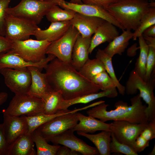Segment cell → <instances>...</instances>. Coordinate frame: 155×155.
<instances>
[{"mask_svg": "<svg viewBox=\"0 0 155 155\" xmlns=\"http://www.w3.org/2000/svg\"><path fill=\"white\" fill-rule=\"evenodd\" d=\"M144 39L148 45L155 46V37H152L143 35Z\"/></svg>", "mask_w": 155, "mask_h": 155, "instance_id": "cell-46", "label": "cell"}, {"mask_svg": "<svg viewBox=\"0 0 155 155\" xmlns=\"http://www.w3.org/2000/svg\"><path fill=\"white\" fill-rule=\"evenodd\" d=\"M110 149L111 153H120L126 155H138L132 148L118 141L111 132Z\"/></svg>", "mask_w": 155, "mask_h": 155, "instance_id": "cell-36", "label": "cell"}, {"mask_svg": "<svg viewBox=\"0 0 155 155\" xmlns=\"http://www.w3.org/2000/svg\"><path fill=\"white\" fill-rule=\"evenodd\" d=\"M79 122L72 128L75 131L93 133L98 131H110V124L98 120L91 116H86L77 112Z\"/></svg>", "mask_w": 155, "mask_h": 155, "instance_id": "cell-22", "label": "cell"}, {"mask_svg": "<svg viewBox=\"0 0 155 155\" xmlns=\"http://www.w3.org/2000/svg\"><path fill=\"white\" fill-rule=\"evenodd\" d=\"M140 135L150 141L155 138V121L148 122L147 126L142 131Z\"/></svg>", "mask_w": 155, "mask_h": 155, "instance_id": "cell-39", "label": "cell"}, {"mask_svg": "<svg viewBox=\"0 0 155 155\" xmlns=\"http://www.w3.org/2000/svg\"><path fill=\"white\" fill-rule=\"evenodd\" d=\"M40 0L47 1H51V0L53 1V0Z\"/></svg>", "mask_w": 155, "mask_h": 155, "instance_id": "cell-51", "label": "cell"}, {"mask_svg": "<svg viewBox=\"0 0 155 155\" xmlns=\"http://www.w3.org/2000/svg\"><path fill=\"white\" fill-rule=\"evenodd\" d=\"M138 94L130 99L131 105L119 101L115 103V108L107 110L108 105L104 102L91 107L86 111L88 116L105 122L110 120H123L133 123H148L147 106L143 104Z\"/></svg>", "mask_w": 155, "mask_h": 155, "instance_id": "cell-2", "label": "cell"}, {"mask_svg": "<svg viewBox=\"0 0 155 155\" xmlns=\"http://www.w3.org/2000/svg\"><path fill=\"white\" fill-rule=\"evenodd\" d=\"M79 152L73 150L64 146H60L56 155H80Z\"/></svg>", "mask_w": 155, "mask_h": 155, "instance_id": "cell-44", "label": "cell"}, {"mask_svg": "<svg viewBox=\"0 0 155 155\" xmlns=\"http://www.w3.org/2000/svg\"><path fill=\"white\" fill-rule=\"evenodd\" d=\"M155 154V145L152 151L149 153L148 154L149 155H154Z\"/></svg>", "mask_w": 155, "mask_h": 155, "instance_id": "cell-50", "label": "cell"}, {"mask_svg": "<svg viewBox=\"0 0 155 155\" xmlns=\"http://www.w3.org/2000/svg\"><path fill=\"white\" fill-rule=\"evenodd\" d=\"M57 5L53 1L21 0L16 6L8 7L6 13L32 22L40 24L43 17L53 5Z\"/></svg>", "mask_w": 155, "mask_h": 155, "instance_id": "cell-5", "label": "cell"}, {"mask_svg": "<svg viewBox=\"0 0 155 155\" xmlns=\"http://www.w3.org/2000/svg\"><path fill=\"white\" fill-rule=\"evenodd\" d=\"M36 148L37 155H56L59 145H51L35 130L30 134Z\"/></svg>", "mask_w": 155, "mask_h": 155, "instance_id": "cell-28", "label": "cell"}, {"mask_svg": "<svg viewBox=\"0 0 155 155\" xmlns=\"http://www.w3.org/2000/svg\"><path fill=\"white\" fill-rule=\"evenodd\" d=\"M149 142L141 135H139L135 140L134 150L137 153L143 151L146 147L149 146Z\"/></svg>", "mask_w": 155, "mask_h": 155, "instance_id": "cell-41", "label": "cell"}, {"mask_svg": "<svg viewBox=\"0 0 155 155\" xmlns=\"http://www.w3.org/2000/svg\"><path fill=\"white\" fill-rule=\"evenodd\" d=\"M8 146L4 134L3 125L0 124V155H6Z\"/></svg>", "mask_w": 155, "mask_h": 155, "instance_id": "cell-42", "label": "cell"}, {"mask_svg": "<svg viewBox=\"0 0 155 155\" xmlns=\"http://www.w3.org/2000/svg\"><path fill=\"white\" fill-rule=\"evenodd\" d=\"M43 111L42 99L27 93L15 94L2 113L3 115L12 116H30Z\"/></svg>", "mask_w": 155, "mask_h": 155, "instance_id": "cell-6", "label": "cell"}, {"mask_svg": "<svg viewBox=\"0 0 155 155\" xmlns=\"http://www.w3.org/2000/svg\"><path fill=\"white\" fill-rule=\"evenodd\" d=\"M105 20L100 18L85 16L76 12L70 20L83 37H91L98 27Z\"/></svg>", "mask_w": 155, "mask_h": 155, "instance_id": "cell-17", "label": "cell"}, {"mask_svg": "<svg viewBox=\"0 0 155 155\" xmlns=\"http://www.w3.org/2000/svg\"><path fill=\"white\" fill-rule=\"evenodd\" d=\"M104 71V64L96 58L89 59L78 71L83 76L90 80L97 74Z\"/></svg>", "mask_w": 155, "mask_h": 155, "instance_id": "cell-32", "label": "cell"}, {"mask_svg": "<svg viewBox=\"0 0 155 155\" xmlns=\"http://www.w3.org/2000/svg\"><path fill=\"white\" fill-rule=\"evenodd\" d=\"M93 83L98 86L102 91L116 88V84L106 71L101 72L94 77L91 80Z\"/></svg>", "mask_w": 155, "mask_h": 155, "instance_id": "cell-35", "label": "cell"}, {"mask_svg": "<svg viewBox=\"0 0 155 155\" xmlns=\"http://www.w3.org/2000/svg\"><path fill=\"white\" fill-rule=\"evenodd\" d=\"M80 33L71 25L66 33L58 39L51 42L46 54L54 55L61 61L71 63L73 48Z\"/></svg>", "mask_w": 155, "mask_h": 155, "instance_id": "cell-9", "label": "cell"}, {"mask_svg": "<svg viewBox=\"0 0 155 155\" xmlns=\"http://www.w3.org/2000/svg\"><path fill=\"white\" fill-rule=\"evenodd\" d=\"M11 0H0V36H5L7 9Z\"/></svg>", "mask_w": 155, "mask_h": 155, "instance_id": "cell-38", "label": "cell"}, {"mask_svg": "<svg viewBox=\"0 0 155 155\" xmlns=\"http://www.w3.org/2000/svg\"><path fill=\"white\" fill-rule=\"evenodd\" d=\"M150 7L148 0H119L105 9L124 30H135Z\"/></svg>", "mask_w": 155, "mask_h": 155, "instance_id": "cell-3", "label": "cell"}, {"mask_svg": "<svg viewBox=\"0 0 155 155\" xmlns=\"http://www.w3.org/2000/svg\"><path fill=\"white\" fill-rule=\"evenodd\" d=\"M155 75L149 80L145 81L133 69L130 72L125 86V93L128 95H133L139 91L140 96L148 105V122L155 121Z\"/></svg>", "mask_w": 155, "mask_h": 155, "instance_id": "cell-4", "label": "cell"}, {"mask_svg": "<svg viewBox=\"0 0 155 155\" xmlns=\"http://www.w3.org/2000/svg\"><path fill=\"white\" fill-rule=\"evenodd\" d=\"M77 112L58 116L35 130L48 142L52 137L73 128L78 122Z\"/></svg>", "mask_w": 155, "mask_h": 155, "instance_id": "cell-10", "label": "cell"}, {"mask_svg": "<svg viewBox=\"0 0 155 155\" xmlns=\"http://www.w3.org/2000/svg\"><path fill=\"white\" fill-rule=\"evenodd\" d=\"M71 24L70 21L51 22L46 29L39 28L34 36L38 40H46L52 42L62 36L67 31Z\"/></svg>", "mask_w": 155, "mask_h": 155, "instance_id": "cell-21", "label": "cell"}, {"mask_svg": "<svg viewBox=\"0 0 155 155\" xmlns=\"http://www.w3.org/2000/svg\"><path fill=\"white\" fill-rule=\"evenodd\" d=\"M138 38L140 53L135 63L134 69L139 75L144 80L149 47L144 38L143 35L140 36Z\"/></svg>", "mask_w": 155, "mask_h": 155, "instance_id": "cell-31", "label": "cell"}, {"mask_svg": "<svg viewBox=\"0 0 155 155\" xmlns=\"http://www.w3.org/2000/svg\"><path fill=\"white\" fill-rule=\"evenodd\" d=\"M133 32L127 29L123 31L122 33L109 42L103 49L104 51L112 58L116 54L121 55L129 44V41L132 38Z\"/></svg>", "mask_w": 155, "mask_h": 155, "instance_id": "cell-26", "label": "cell"}, {"mask_svg": "<svg viewBox=\"0 0 155 155\" xmlns=\"http://www.w3.org/2000/svg\"><path fill=\"white\" fill-rule=\"evenodd\" d=\"M35 23L6 13L5 37L11 41L24 40L34 35L39 28Z\"/></svg>", "mask_w": 155, "mask_h": 155, "instance_id": "cell-8", "label": "cell"}, {"mask_svg": "<svg viewBox=\"0 0 155 155\" xmlns=\"http://www.w3.org/2000/svg\"><path fill=\"white\" fill-rule=\"evenodd\" d=\"M152 0L154 1L155 0Z\"/></svg>", "mask_w": 155, "mask_h": 155, "instance_id": "cell-52", "label": "cell"}, {"mask_svg": "<svg viewBox=\"0 0 155 155\" xmlns=\"http://www.w3.org/2000/svg\"><path fill=\"white\" fill-rule=\"evenodd\" d=\"M30 134L25 133L18 138L7 148L6 155H36Z\"/></svg>", "mask_w": 155, "mask_h": 155, "instance_id": "cell-23", "label": "cell"}, {"mask_svg": "<svg viewBox=\"0 0 155 155\" xmlns=\"http://www.w3.org/2000/svg\"><path fill=\"white\" fill-rule=\"evenodd\" d=\"M119 0H82L83 3L95 5L105 9Z\"/></svg>", "mask_w": 155, "mask_h": 155, "instance_id": "cell-40", "label": "cell"}, {"mask_svg": "<svg viewBox=\"0 0 155 155\" xmlns=\"http://www.w3.org/2000/svg\"><path fill=\"white\" fill-rule=\"evenodd\" d=\"M79 135L84 136L91 141L95 146L100 155L111 154L110 144L111 141V132L103 130L96 134H89L77 131Z\"/></svg>", "mask_w": 155, "mask_h": 155, "instance_id": "cell-27", "label": "cell"}, {"mask_svg": "<svg viewBox=\"0 0 155 155\" xmlns=\"http://www.w3.org/2000/svg\"><path fill=\"white\" fill-rule=\"evenodd\" d=\"M154 25H155V7H150L142 18L139 26L133 32V39L136 40L143 35L145 29Z\"/></svg>", "mask_w": 155, "mask_h": 155, "instance_id": "cell-34", "label": "cell"}, {"mask_svg": "<svg viewBox=\"0 0 155 155\" xmlns=\"http://www.w3.org/2000/svg\"><path fill=\"white\" fill-rule=\"evenodd\" d=\"M143 35L155 37V25L151 26L145 29L143 32Z\"/></svg>", "mask_w": 155, "mask_h": 155, "instance_id": "cell-45", "label": "cell"}, {"mask_svg": "<svg viewBox=\"0 0 155 155\" xmlns=\"http://www.w3.org/2000/svg\"><path fill=\"white\" fill-rule=\"evenodd\" d=\"M12 46V41L0 36V55L11 50Z\"/></svg>", "mask_w": 155, "mask_h": 155, "instance_id": "cell-43", "label": "cell"}, {"mask_svg": "<svg viewBox=\"0 0 155 155\" xmlns=\"http://www.w3.org/2000/svg\"><path fill=\"white\" fill-rule=\"evenodd\" d=\"M0 73L4 77L6 85L15 94L28 93L31 77L27 68H3L0 69Z\"/></svg>", "mask_w": 155, "mask_h": 155, "instance_id": "cell-11", "label": "cell"}, {"mask_svg": "<svg viewBox=\"0 0 155 155\" xmlns=\"http://www.w3.org/2000/svg\"><path fill=\"white\" fill-rule=\"evenodd\" d=\"M8 97V95L7 93L5 92H0V106L6 101Z\"/></svg>", "mask_w": 155, "mask_h": 155, "instance_id": "cell-47", "label": "cell"}, {"mask_svg": "<svg viewBox=\"0 0 155 155\" xmlns=\"http://www.w3.org/2000/svg\"><path fill=\"white\" fill-rule=\"evenodd\" d=\"M84 108H75L73 110H62L53 114H47L41 113L34 115L25 116L28 126V133L30 134L42 125L51 121L56 117L67 113L76 112L84 110Z\"/></svg>", "mask_w": 155, "mask_h": 155, "instance_id": "cell-25", "label": "cell"}, {"mask_svg": "<svg viewBox=\"0 0 155 155\" xmlns=\"http://www.w3.org/2000/svg\"><path fill=\"white\" fill-rule=\"evenodd\" d=\"M94 34L91 38L89 49L90 54L100 44L112 41L119 35V32L116 26L105 20L98 27Z\"/></svg>", "mask_w": 155, "mask_h": 155, "instance_id": "cell-19", "label": "cell"}, {"mask_svg": "<svg viewBox=\"0 0 155 155\" xmlns=\"http://www.w3.org/2000/svg\"><path fill=\"white\" fill-rule=\"evenodd\" d=\"M55 57L53 55L48 54L47 57L39 62H30L26 61L11 49L0 55V69H20L34 66L41 71L45 69L49 62Z\"/></svg>", "mask_w": 155, "mask_h": 155, "instance_id": "cell-15", "label": "cell"}, {"mask_svg": "<svg viewBox=\"0 0 155 155\" xmlns=\"http://www.w3.org/2000/svg\"><path fill=\"white\" fill-rule=\"evenodd\" d=\"M96 58L99 59L104 64L106 71L115 82L119 93L123 95L125 93V86L120 83L116 76L112 63V58L110 57L103 50L99 49L97 51Z\"/></svg>", "mask_w": 155, "mask_h": 155, "instance_id": "cell-29", "label": "cell"}, {"mask_svg": "<svg viewBox=\"0 0 155 155\" xmlns=\"http://www.w3.org/2000/svg\"><path fill=\"white\" fill-rule=\"evenodd\" d=\"M69 2L75 4H82L83 3L82 1V0H71Z\"/></svg>", "mask_w": 155, "mask_h": 155, "instance_id": "cell-49", "label": "cell"}, {"mask_svg": "<svg viewBox=\"0 0 155 155\" xmlns=\"http://www.w3.org/2000/svg\"><path fill=\"white\" fill-rule=\"evenodd\" d=\"M137 44L135 43L131 47L128 49V54H130L131 53L133 54H134V53H135L137 50Z\"/></svg>", "mask_w": 155, "mask_h": 155, "instance_id": "cell-48", "label": "cell"}, {"mask_svg": "<svg viewBox=\"0 0 155 155\" xmlns=\"http://www.w3.org/2000/svg\"><path fill=\"white\" fill-rule=\"evenodd\" d=\"M91 37H83L80 34L78 37L73 50L71 64L79 71L89 59V49Z\"/></svg>", "mask_w": 155, "mask_h": 155, "instance_id": "cell-20", "label": "cell"}, {"mask_svg": "<svg viewBox=\"0 0 155 155\" xmlns=\"http://www.w3.org/2000/svg\"><path fill=\"white\" fill-rule=\"evenodd\" d=\"M76 12L69 9H63L59 5L53 6L46 13V16L51 22L70 21L74 17Z\"/></svg>", "mask_w": 155, "mask_h": 155, "instance_id": "cell-33", "label": "cell"}, {"mask_svg": "<svg viewBox=\"0 0 155 155\" xmlns=\"http://www.w3.org/2000/svg\"><path fill=\"white\" fill-rule=\"evenodd\" d=\"M118 95L116 88L96 93L88 94L72 99L63 100L61 103L59 110H66L70 106L78 104H86L97 99L104 97L114 98Z\"/></svg>", "mask_w": 155, "mask_h": 155, "instance_id": "cell-24", "label": "cell"}, {"mask_svg": "<svg viewBox=\"0 0 155 155\" xmlns=\"http://www.w3.org/2000/svg\"><path fill=\"white\" fill-rule=\"evenodd\" d=\"M64 9L72 10L77 13L88 16L100 18L113 24L123 31L124 30L119 23L103 8L96 5L84 3L75 4L64 0H53Z\"/></svg>", "mask_w": 155, "mask_h": 155, "instance_id": "cell-14", "label": "cell"}, {"mask_svg": "<svg viewBox=\"0 0 155 155\" xmlns=\"http://www.w3.org/2000/svg\"><path fill=\"white\" fill-rule=\"evenodd\" d=\"M48 82L53 91L61 92L64 100L98 92L100 87L83 76L71 63L56 57L45 68Z\"/></svg>", "mask_w": 155, "mask_h": 155, "instance_id": "cell-1", "label": "cell"}, {"mask_svg": "<svg viewBox=\"0 0 155 155\" xmlns=\"http://www.w3.org/2000/svg\"><path fill=\"white\" fill-rule=\"evenodd\" d=\"M43 102V113L47 114H53L59 110L60 105L64 100L59 91H53L42 99Z\"/></svg>", "mask_w": 155, "mask_h": 155, "instance_id": "cell-30", "label": "cell"}, {"mask_svg": "<svg viewBox=\"0 0 155 155\" xmlns=\"http://www.w3.org/2000/svg\"><path fill=\"white\" fill-rule=\"evenodd\" d=\"M51 42L29 39L12 41L11 50L26 61L37 62L45 58Z\"/></svg>", "mask_w": 155, "mask_h": 155, "instance_id": "cell-7", "label": "cell"}, {"mask_svg": "<svg viewBox=\"0 0 155 155\" xmlns=\"http://www.w3.org/2000/svg\"><path fill=\"white\" fill-rule=\"evenodd\" d=\"M110 124V131L117 140L134 150L137 138L147 126L148 123L136 124L125 121L116 120Z\"/></svg>", "mask_w": 155, "mask_h": 155, "instance_id": "cell-12", "label": "cell"}, {"mask_svg": "<svg viewBox=\"0 0 155 155\" xmlns=\"http://www.w3.org/2000/svg\"><path fill=\"white\" fill-rule=\"evenodd\" d=\"M144 80L148 81L155 74V46H149Z\"/></svg>", "mask_w": 155, "mask_h": 155, "instance_id": "cell-37", "label": "cell"}, {"mask_svg": "<svg viewBox=\"0 0 155 155\" xmlns=\"http://www.w3.org/2000/svg\"><path fill=\"white\" fill-rule=\"evenodd\" d=\"M31 75V81L28 94L42 99L53 91L47 80L45 73L41 72L37 67H27Z\"/></svg>", "mask_w": 155, "mask_h": 155, "instance_id": "cell-18", "label": "cell"}, {"mask_svg": "<svg viewBox=\"0 0 155 155\" xmlns=\"http://www.w3.org/2000/svg\"><path fill=\"white\" fill-rule=\"evenodd\" d=\"M72 129L67 130L50 139V141L55 145H61L83 155L99 154L96 147L91 146L82 140L76 137Z\"/></svg>", "mask_w": 155, "mask_h": 155, "instance_id": "cell-13", "label": "cell"}, {"mask_svg": "<svg viewBox=\"0 0 155 155\" xmlns=\"http://www.w3.org/2000/svg\"><path fill=\"white\" fill-rule=\"evenodd\" d=\"M3 117L4 133L8 147L20 136L28 133L27 123L25 115H3Z\"/></svg>", "mask_w": 155, "mask_h": 155, "instance_id": "cell-16", "label": "cell"}]
</instances>
